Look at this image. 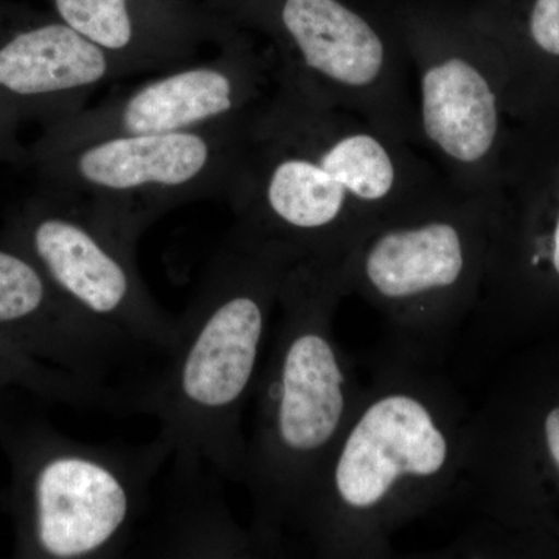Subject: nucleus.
Returning a JSON list of instances; mask_svg holds the SVG:
<instances>
[{
  "label": "nucleus",
  "instance_id": "1",
  "mask_svg": "<svg viewBox=\"0 0 559 559\" xmlns=\"http://www.w3.org/2000/svg\"><path fill=\"white\" fill-rule=\"evenodd\" d=\"M436 367L390 345L378 358L297 522L316 557H392L401 528L457 496L473 412Z\"/></svg>",
  "mask_w": 559,
  "mask_h": 559
},
{
  "label": "nucleus",
  "instance_id": "2",
  "mask_svg": "<svg viewBox=\"0 0 559 559\" xmlns=\"http://www.w3.org/2000/svg\"><path fill=\"white\" fill-rule=\"evenodd\" d=\"M447 186L417 146L275 76L227 202L245 229L340 259L378 221Z\"/></svg>",
  "mask_w": 559,
  "mask_h": 559
},
{
  "label": "nucleus",
  "instance_id": "3",
  "mask_svg": "<svg viewBox=\"0 0 559 559\" xmlns=\"http://www.w3.org/2000/svg\"><path fill=\"white\" fill-rule=\"evenodd\" d=\"M301 252L235 223L202 275L165 362L135 395L159 419L175 469L245 477L246 407L270 345L280 290Z\"/></svg>",
  "mask_w": 559,
  "mask_h": 559
},
{
  "label": "nucleus",
  "instance_id": "4",
  "mask_svg": "<svg viewBox=\"0 0 559 559\" xmlns=\"http://www.w3.org/2000/svg\"><path fill=\"white\" fill-rule=\"evenodd\" d=\"M344 299L337 259L329 257H300L280 290L242 477L257 557L285 551L312 481L362 395L334 333Z\"/></svg>",
  "mask_w": 559,
  "mask_h": 559
},
{
  "label": "nucleus",
  "instance_id": "5",
  "mask_svg": "<svg viewBox=\"0 0 559 559\" xmlns=\"http://www.w3.org/2000/svg\"><path fill=\"white\" fill-rule=\"evenodd\" d=\"M491 231V197L448 183L359 235L337 259L342 289L380 312L390 347L437 366L479 305Z\"/></svg>",
  "mask_w": 559,
  "mask_h": 559
},
{
  "label": "nucleus",
  "instance_id": "6",
  "mask_svg": "<svg viewBox=\"0 0 559 559\" xmlns=\"http://www.w3.org/2000/svg\"><path fill=\"white\" fill-rule=\"evenodd\" d=\"M0 447L10 463L14 557L27 559L119 557L173 454L162 436L135 447L84 443L46 419L11 418L3 407Z\"/></svg>",
  "mask_w": 559,
  "mask_h": 559
},
{
  "label": "nucleus",
  "instance_id": "7",
  "mask_svg": "<svg viewBox=\"0 0 559 559\" xmlns=\"http://www.w3.org/2000/svg\"><path fill=\"white\" fill-rule=\"evenodd\" d=\"M260 109L201 130L94 140L25 157L21 167L31 168L38 187L86 201L139 241L179 205L229 201Z\"/></svg>",
  "mask_w": 559,
  "mask_h": 559
},
{
  "label": "nucleus",
  "instance_id": "8",
  "mask_svg": "<svg viewBox=\"0 0 559 559\" xmlns=\"http://www.w3.org/2000/svg\"><path fill=\"white\" fill-rule=\"evenodd\" d=\"M275 76L419 148L414 75L400 28H381L341 0H271L253 11Z\"/></svg>",
  "mask_w": 559,
  "mask_h": 559
},
{
  "label": "nucleus",
  "instance_id": "9",
  "mask_svg": "<svg viewBox=\"0 0 559 559\" xmlns=\"http://www.w3.org/2000/svg\"><path fill=\"white\" fill-rule=\"evenodd\" d=\"M399 28L414 75L419 148L452 189L491 197L511 128L495 39L476 17L414 16Z\"/></svg>",
  "mask_w": 559,
  "mask_h": 559
},
{
  "label": "nucleus",
  "instance_id": "10",
  "mask_svg": "<svg viewBox=\"0 0 559 559\" xmlns=\"http://www.w3.org/2000/svg\"><path fill=\"white\" fill-rule=\"evenodd\" d=\"M0 237L27 252L84 314L145 348L165 353L175 341L178 318L146 288L138 240L86 201L36 187L7 215Z\"/></svg>",
  "mask_w": 559,
  "mask_h": 559
},
{
  "label": "nucleus",
  "instance_id": "11",
  "mask_svg": "<svg viewBox=\"0 0 559 559\" xmlns=\"http://www.w3.org/2000/svg\"><path fill=\"white\" fill-rule=\"evenodd\" d=\"M274 86L270 49L261 50L245 36L235 35L210 60L164 70L128 94L43 128L25 157L117 135L201 130L257 112Z\"/></svg>",
  "mask_w": 559,
  "mask_h": 559
},
{
  "label": "nucleus",
  "instance_id": "12",
  "mask_svg": "<svg viewBox=\"0 0 559 559\" xmlns=\"http://www.w3.org/2000/svg\"><path fill=\"white\" fill-rule=\"evenodd\" d=\"M0 336L35 358L100 382L145 348L70 304L27 252L2 237Z\"/></svg>",
  "mask_w": 559,
  "mask_h": 559
},
{
  "label": "nucleus",
  "instance_id": "13",
  "mask_svg": "<svg viewBox=\"0 0 559 559\" xmlns=\"http://www.w3.org/2000/svg\"><path fill=\"white\" fill-rule=\"evenodd\" d=\"M130 75L60 17L0 9V95L25 120L46 128L69 119L103 84Z\"/></svg>",
  "mask_w": 559,
  "mask_h": 559
},
{
  "label": "nucleus",
  "instance_id": "14",
  "mask_svg": "<svg viewBox=\"0 0 559 559\" xmlns=\"http://www.w3.org/2000/svg\"><path fill=\"white\" fill-rule=\"evenodd\" d=\"M62 22L120 62L131 75L197 60L204 43L237 33L179 13L140 9L142 0H51Z\"/></svg>",
  "mask_w": 559,
  "mask_h": 559
},
{
  "label": "nucleus",
  "instance_id": "15",
  "mask_svg": "<svg viewBox=\"0 0 559 559\" xmlns=\"http://www.w3.org/2000/svg\"><path fill=\"white\" fill-rule=\"evenodd\" d=\"M209 471L175 469L179 509L170 516V540L162 551L176 557H257L249 528L231 516Z\"/></svg>",
  "mask_w": 559,
  "mask_h": 559
},
{
  "label": "nucleus",
  "instance_id": "16",
  "mask_svg": "<svg viewBox=\"0 0 559 559\" xmlns=\"http://www.w3.org/2000/svg\"><path fill=\"white\" fill-rule=\"evenodd\" d=\"M11 389L24 390L40 400L83 409L114 414L135 412L130 389L87 380L72 371L46 362L0 336V395Z\"/></svg>",
  "mask_w": 559,
  "mask_h": 559
},
{
  "label": "nucleus",
  "instance_id": "17",
  "mask_svg": "<svg viewBox=\"0 0 559 559\" xmlns=\"http://www.w3.org/2000/svg\"><path fill=\"white\" fill-rule=\"evenodd\" d=\"M24 121L27 120L22 110L0 95V164H24L27 146L20 139Z\"/></svg>",
  "mask_w": 559,
  "mask_h": 559
},
{
  "label": "nucleus",
  "instance_id": "18",
  "mask_svg": "<svg viewBox=\"0 0 559 559\" xmlns=\"http://www.w3.org/2000/svg\"><path fill=\"white\" fill-rule=\"evenodd\" d=\"M547 406L536 414V447L546 462V468L559 480V395L547 400Z\"/></svg>",
  "mask_w": 559,
  "mask_h": 559
},
{
  "label": "nucleus",
  "instance_id": "19",
  "mask_svg": "<svg viewBox=\"0 0 559 559\" xmlns=\"http://www.w3.org/2000/svg\"><path fill=\"white\" fill-rule=\"evenodd\" d=\"M2 407H3V404H2V395H0V412H2Z\"/></svg>",
  "mask_w": 559,
  "mask_h": 559
}]
</instances>
